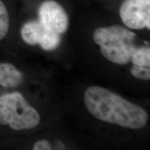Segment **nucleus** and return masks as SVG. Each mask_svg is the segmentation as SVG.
<instances>
[{"instance_id": "6e6552de", "label": "nucleus", "mask_w": 150, "mask_h": 150, "mask_svg": "<svg viewBox=\"0 0 150 150\" xmlns=\"http://www.w3.org/2000/svg\"><path fill=\"white\" fill-rule=\"evenodd\" d=\"M131 61L133 65L140 66H150V48L149 47H137L132 56Z\"/></svg>"}, {"instance_id": "f8f14e48", "label": "nucleus", "mask_w": 150, "mask_h": 150, "mask_svg": "<svg viewBox=\"0 0 150 150\" xmlns=\"http://www.w3.org/2000/svg\"><path fill=\"white\" fill-rule=\"evenodd\" d=\"M33 149L34 150H50L52 147L50 142L46 140H40L37 141L33 145Z\"/></svg>"}, {"instance_id": "7ed1b4c3", "label": "nucleus", "mask_w": 150, "mask_h": 150, "mask_svg": "<svg viewBox=\"0 0 150 150\" xmlns=\"http://www.w3.org/2000/svg\"><path fill=\"white\" fill-rule=\"evenodd\" d=\"M40 122L38 112L18 92L0 96V124L15 131L31 129Z\"/></svg>"}, {"instance_id": "423d86ee", "label": "nucleus", "mask_w": 150, "mask_h": 150, "mask_svg": "<svg viewBox=\"0 0 150 150\" xmlns=\"http://www.w3.org/2000/svg\"><path fill=\"white\" fill-rule=\"evenodd\" d=\"M22 74L13 65L0 63V86L5 88H14L22 83Z\"/></svg>"}, {"instance_id": "9b49d317", "label": "nucleus", "mask_w": 150, "mask_h": 150, "mask_svg": "<svg viewBox=\"0 0 150 150\" xmlns=\"http://www.w3.org/2000/svg\"><path fill=\"white\" fill-rule=\"evenodd\" d=\"M131 74L135 78L140 80L150 79V69L149 67L140 66V65H133L130 70Z\"/></svg>"}, {"instance_id": "9d476101", "label": "nucleus", "mask_w": 150, "mask_h": 150, "mask_svg": "<svg viewBox=\"0 0 150 150\" xmlns=\"http://www.w3.org/2000/svg\"><path fill=\"white\" fill-rule=\"evenodd\" d=\"M9 16L6 7L0 0V40L6 36L9 29Z\"/></svg>"}, {"instance_id": "20e7f679", "label": "nucleus", "mask_w": 150, "mask_h": 150, "mask_svg": "<svg viewBox=\"0 0 150 150\" xmlns=\"http://www.w3.org/2000/svg\"><path fill=\"white\" fill-rule=\"evenodd\" d=\"M121 20L131 29H150V0H125L120 9Z\"/></svg>"}, {"instance_id": "f03ea898", "label": "nucleus", "mask_w": 150, "mask_h": 150, "mask_svg": "<svg viewBox=\"0 0 150 150\" xmlns=\"http://www.w3.org/2000/svg\"><path fill=\"white\" fill-rule=\"evenodd\" d=\"M136 33L120 25L101 27L93 33V40L103 56L112 63L126 65L131 61L136 45Z\"/></svg>"}, {"instance_id": "0eeeda50", "label": "nucleus", "mask_w": 150, "mask_h": 150, "mask_svg": "<svg viewBox=\"0 0 150 150\" xmlns=\"http://www.w3.org/2000/svg\"><path fill=\"white\" fill-rule=\"evenodd\" d=\"M46 29L40 21L32 20L25 23L21 29V36L23 40L30 45L39 44Z\"/></svg>"}, {"instance_id": "1a4fd4ad", "label": "nucleus", "mask_w": 150, "mask_h": 150, "mask_svg": "<svg viewBox=\"0 0 150 150\" xmlns=\"http://www.w3.org/2000/svg\"><path fill=\"white\" fill-rule=\"evenodd\" d=\"M61 36L59 34L46 29L41 38L39 45L45 50H53L59 45Z\"/></svg>"}, {"instance_id": "39448f33", "label": "nucleus", "mask_w": 150, "mask_h": 150, "mask_svg": "<svg viewBox=\"0 0 150 150\" xmlns=\"http://www.w3.org/2000/svg\"><path fill=\"white\" fill-rule=\"evenodd\" d=\"M41 24L49 31L61 35L69 27V17L64 8L54 0H47L39 8Z\"/></svg>"}, {"instance_id": "f257e3e1", "label": "nucleus", "mask_w": 150, "mask_h": 150, "mask_svg": "<svg viewBox=\"0 0 150 150\" xmlns=\"http://www.w3.org/2000/svg\"><path fill=\"white\" fill-rule=\"evenodd\" d=\"M84 103L92 115L105 122L131 129H142L147 124V112L142 107L100 86L86 90Z\"/></svg>"}]
</instances>
